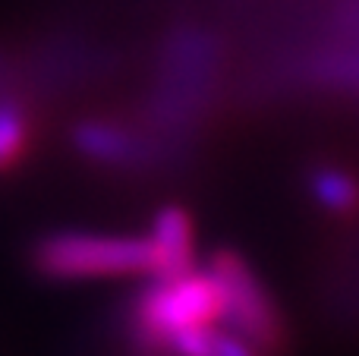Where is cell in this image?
Listing matches in <instances>:
<instances>
[{"instance_id":"cell-9","label":"cell","mask_w":359,"mask_h":356,"mask_svg":"<svg viewBox=\"0 0 359 356\" xmlns=\"http://www.w3.org/2000/svg\"><path fill=\"white\" fill-rule=\"evenodd\" d=\"M309 189L322 208L334 214L359 212V183L341 167H316L309 174Z\"/></svg>"},{"instance_id":"cell-1","label":"cell","mask_w":359,"mask_h":356,"mask_svg":"<svg viewBox=\"0 0 359 356\" xmlns=\"http://www.w3.org/2000/svg\"><path fill=\"white\" fill-rule=\"evenodd\" d=\"M217 73V41L198 25H180L161 44L155 92L149 98V136L170 155L202 117Z\"/></svg>"},{"instance_id":"cell-2","label":"cell","mask_w":359,"mask_h":356,"mask_svg":"<svg viewBox=\"0 0 359 356\" xmlns=\"http://www.w3.org/2000/svg\"><path fill=\"white\" fill-rule=\"evenodd\" d=\"M221 319V294L208 268L177 278H151L136 294L126 315V334L142 353H158L170 338Z\"/></svg>"},{"instance_id":"cell-4","label":"cell","mask_w":359,"mask_h":356,"mask_svg":"<svg viewBox=\"0 0 359 356\" xmlns=\"http://www.w3.org/2000/svg\"><path fill=\"white\" fill-rule=\"evenodd\" d=\"M205 268L211 271L221 294V319L227 331L240 334L243 341L255 347L262 356H274L284 350V319L274 303V296L265 290L249 262L233 249H217L208 259Z\"/></svg>"},{"instance_id":"cell-8","label":"cell","mask_w":359,"mask_h":356,"mask_svg":"<svg viewBox=\"0 0 359 356\" xmlns=\"http://www.w3.org/2000/svg\"><path fill=\"white\" fill-rule=\"evenodd\" d=\"M164 353H170V356H262L249 341H243L240 334L227 331L224 325L217 328V322L170 338Z\"/></svg>"},{"instance_id":"cell-5","label":"cell","mask_w":359,"mask_h":356,"mask_svg":"<svg viewBox=\"0 0 359 356\" xmlns=\"http://www.w3.org/2000/svg\"><path fill=\"white\" fill-rule=\"evenodd\" d=\"M69 142L88 164L107 170H136L139 174V170L158 167L164 158V149L149 132H139L136 126L104 117L79 120L69 132Z\"/></svg>"},{"instance_id":"cell-3","label":"cell","mask_w":359,"mask_h":356,"mask_svg":"<svg viewBox=\"0 0 359 356\" xmlns=\"http://www.w3.org/2000/svg\"><path fill=\"white\" fill-rule=\"evenodd\" d=\"M145 237L57 231L32 246V268L50 281H98V278L149 275Z\"/></svg>"},{"instance_id":"cell-7","label":"cell","mask_w":359,"mask_h":356,"mask_svg":"<svg viewBox=\"0 0 359 356\" xmlns=\"http://www.w3.org/2000/svg\"><path fill=\"white\" fill-rule=\"evenodd\" d=\"M32 117L22 85L0 92V174L13 170L29 151Z\"/></svg>"},{"instance_id":"cell-6","label":"cell","mask_w":359,"mask_h":356,"mask_svg":"<svg viewBox=\"0 0 359 356\" xmlns=\"http://www.w3.org/2000/svg\"><path fill=\"white\" fill-rule=\"evenodd\" d=\"M149 243V278H177L186 275L189 268H196L192 262V218L186 214V208L180 205H164L151 221V231L145 237Z\"/></svg>"}]
</instances>
